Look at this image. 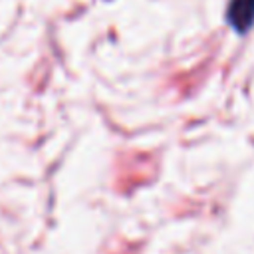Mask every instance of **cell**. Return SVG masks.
I'll list each match as a JSON object with an SVG mask.
<instances>
[{"instance_id": "cell-1", "label": "cell", "mask_w": 254, "mask_h": 254, "mask_svg": "<svg viewBox=\"0 0 254 254\" xmlns=\"http://www.w3.org/2000/svg\"><path fill=\"white\" fill-rule=\"evenodd\" d=\"M228 24L236 32H246L254 24V0H230L226 10Z\"/></svg>"}]
</instances>
